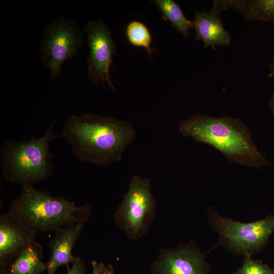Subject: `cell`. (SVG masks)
<instances>
[{
	"instance_id": "1",
	"label": "cell",
	"mask_w": 274,
	"mask_h": 274,
	"mask_svg": "<svg viewBox=\"0 0 274 274\" xmlns=\"http://www.w3.org/2000/svg\"><path fill=\"white\" fill-rule=\"evenodd\" d=\"M135 136L129 121L90 113L71 116L60 134L79 160L102 166L120 160Z\"/></svg>"
},
{
	"instance_id": "2",
	"label": "cell",
	"mask_w": 274,
	"mask_h": 274,
	"mask_svg": "<svg viewBox=\"0 0 274 274\" xmlns=\"http://www.w3.org/2000/svg\"><path fill=\"white\" fill-rule=\"evenodd\" d=\"M179 129L184 136L214 147L229 161L258 168L269 164L253 141L249 127L239 119L196 114L182 121Z\"/></svg>"
},
{
	"instance_id": "3",
	"label": "cell",
	"mask_w": 274,
	"mask_h": 274,
	"mask_svg": "<svg viewBox=\"0 0 274 274\" xmlns=\"http://www.w3.org/2000/svg\"><path fill=\"white\" fill-rule=\"evenodd\" d=\"M36 233L56 231L66 225L85 223L91 216L90 206H77L62 196L23 187L18 197L10 203L9 211Z\"/></svg>"
},
{
	"instance_id": "4",
	"label": "cell",
	"mask_w": 274,
	"mask_h": 274,
	"mask_svg": "<svg viewBox=\"0 0 274 274\" xmlns=\"http://www.w3.org/2000/svg\"><path fill=\"white\" fill-rule=\"evenodd\" d=\"M55 123L53 121L39 139L33 136L27 141L9 139L5 142L1 151V163L2 174L6 180L23 188L33 186L52 176L55 166L49 145L60 136L53 132Z\"/></svg>"
},
{
	"instance_id": "5",
	"label": "cell",
	"mask_w": 274,
	"mask_h": 274,
	"mask_svg": "<svg viewBox=\"0 0 274 274\" xmlns=\"http://www.w3.org/2000/svg\"><path fill=\"white\" fill-rule=\"evenodd\" d=\"M206 209L209 225L218 236L215 247L222 246L235 255L251 257L261 251L274 232V215L244 223L221 216L212 206Z\"/></svg>"
},
{
	"instance_id": "6",
	"label": "cell",
	"mask_w": 274,
	"mask_h": 274,
	"mask_svg": "<svg viewBox=\"0 0 274 274\" xmlns=\"http://www.w3.org/2000/svg\"><path fill=\"white\" fill-rule=\"evenodd\" d=\"M156 202L151 193L150 180L135 175L126 194L113 214L118 226L130 239L143 237L153 220Z\"/></svg>"
},
{
	"instance_id": "7",
	"label": "cell",
	"mask_w": 274,
	"mask_h": 274,
	"mask_svg": "<svg viewBox=\"0 0 274 274\" xmlns=\"http://www.w3.org/2000/svg\"><path fill=\"white\" fill-rule=\"evenodd\" d=\"M82 42V32L73 20L59 17L44 27L40 56L50 69L51 80L60 74L65 60L77 55Z\"/></svg>"
},
{
	"instance_id": "8",
	"label": "cell",
	"mask_w": 274,
	"mask_h": 274,
	"mask_svg": "<svg viewBox=\"0 0 274 274\" xmlns=\"http://www.w3.org/2000/svg\"><path fill=\"white\" fill-rule=\"evenodd\" d=\"M84 30L88 35L87 44L90 48L87 60L89 78L96 83L106 81L115 91L109 74L113 56L116 53L111 30L101 20L88 22Z\"/></svg>"
},
{
	"instance_id": "9",
	"label": "cell",
	"mask_w": 274,
	"mask_h": 274,
	"mask_svg": "<svg viewBox=\"0 0 274 274\" xmlns=\"http://www.w3.org/2000/svg\"><path fill=\"white\" fill-rule=\"evenodd\" d=\"M207 254L192 242L163 249L151 264V271L153 274H209Z\"/></svg>"
},
{
	"instance_id": "10",
	"label": "cell",
	"mask_w": 274,
	"mask_h": 274,
	"mask_svg": "<svg viewBox=\"0 0 274 274\" xmlns=\"http://www.w3.org/2000/svg\"><path fill=\"white\" fill-rule=\"evenodd\" d=\"M36 232L9 212L0 215L1 268L7 266L30 243Z\"/></svg>"
},
{
	"instance_id": "11",
	"label": "cell",
	"mask_w": 274,
	"mask_h": 274,
	"mask_svg": "<svg viewBox=\"0 0 274 274\" xmlns=\"http://www.w3.org/2000/svg\"><path fill=\"white\" fill-rule=\"evenodd\" d=\"M221 10L212 5L211 9L199 12L195 10L193 28L195 30V40L203 42L204 47L215 49L216 46L231 44V37L223 26L220 16Z\"/></svg>"
},
{
	"instance_id": "12",
	"label": "cell",
	"mask_w": 274,
	"mask_h": 274,
	"mask_svg": "<svg viewBox=\"0 0 274 274\" xmlns=\"http://www.w3.org/2000/svg\"><path fill=\"white\" fill-rule=\"evenodd\" d=\"M85 227L84 222L71 224L55 231V235L49 247L51 250L50 258L46 263L47 274H54L62 265L68 266L74 260L72 249Z\"/></svg>"
},
{
	"instance_id": "13",
	"label": "cell",
	"mask_w": 274,
	"mask_h": 274,
	"mask_svg": "<svg viewBox=\"0 0 274 274\" xmlns=\"http://www.w3.org/2000/svg\"><path fill=\"white\" fill-rule=\"evenodd\" d=\"M43 257V248L34 240L7 266L1 268V274H41L46 269Z\"/></svg>"
},
{
	"instance_id": "14",
	"label": "cell",
	"mask_w": 274,
	"mask_h": 274,
	"mask_svg": "<svg viewBox=\"0 0 274 274\" xmlns=\"http://www.w3.org/2000/svg\"><path fill=\"white\" fill-rule=\"evenodd\" d=\"M154 3L161 12L164 20H168L177 32L185 38L190 36L192 21L188 20L180 6L173 0H155Z\"/></svg>"
},
{
	"instance_id": "15",
	"label": "cell",
	"mask_w": 274,
	"mask_h": 274,
	"mask_svg": "<svg viewBox=\"0 0 274 274\" xmlns=\"http://www.w3.org/2000/svg\"><path fill=\"white\" fill-rule=\"evenodd\" d=\"M238 12L248 21L260 20L274 24V0H239Z\"/></svg>"
},
{
	"instance_id": "16",
	"label": "cell",
	"mask_w": 274,
	"mask_h": 274,
	"mask_svg": "<svg viewBox=\"0 0 274 274\" xmlns=\"http://www.w3.org/2000/svg\"><path fill=\"white\" fill-rule=\"evenodd\" d=\"M125 33L130 44L145 48L149 55L153 53L154 49L151 48V34L144 23L136 20L131 21L126 26Z\"/></svg>"
},
{
	"instance_id": "17",
	"label": "cell",
	"mask_w": 274,
	"mask_h": 274,
	"mask_svg": "<svg viewBox=\"0 0 274 274\" xmlns=\"http://www.w3.org/2000/svg\"><path fill=\"white\" fill-rule=\"evenodd\" d=\"M232 274H274V268L263 264L260 260H254L251 257L245 256L242 266Z\"/></svg>"
},
{
	"instance_id": "18",
	"label": "cell",
	"mask_w": 274,
	"mask_h": 274,
	"mask_svg": "<svg viewBox=\"0 0 274 274\" xmlns=\"http://www.w3.org/2000/svg\"><path fill=\"white\" fill-rule=\"evenodd\" d=\"M72 264L67 274H87L85 263L80 257H75Z\"/></svg>"
},
{
	"instance_id": "19",
	"label": "cell",
	"mask_w": 274,
	"mask_h": 274,
	"mask_svg": "<svg viewBox=\"0 0 274 274\" xmlns=\"http://www.w3.org/2000/svg\"><path fill=\"white\" fill-rule=\"evenodd\" d=\"M92 272L91 274H102L105 264L102 262L93 260L91 262Z\"/></svg>"
},
{
	"instance_id": "20",
	"label": "cell",
	"mask_w": 274,
	"mask_h": 274,
	"mask_svg": "<svg viewBox=\"0 0 274 274\" xmlns=\"http://www.w3.org/2000/svg\"><path fill=\"white\" fill-rule=\"evenodd\" d=\"M268 68L269 70L268 76L274 79V55L268 65Z\"/></svg>"
},
{
	"instance_id": "21",
	"label": "cell",
	"mask_w": 274,
	"mask_h": 274,
	"mask_svg": "<svg viewBox=\"0 0 274 274\" xmlns=\"http://www.w3.org/2000/svg\"><path fill=\"white\" fill-rule=\"evenodd\" d=\"M268 103L269 110L271 114L272 115L273 117L274 118V92L270 96Z\"/></svg>"
},
{
	"instance_id": "22",
	"label": "cell",
	"mask_w": 274,
	"mask_h": 274,
	"mask_svg": "<svg viewBox=\"0 0 274 274\" xmlns=\"http://www.w3.org/2000/svg\"><path fill=\"white\" fill-rule=\"evenodd\" d=\"M102 274H113V267L111 265H105Z\"/></svg>"
}]
</instances>
